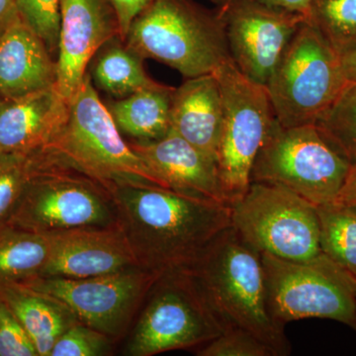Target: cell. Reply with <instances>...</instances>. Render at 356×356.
Here are the masks:
<instances>
[{
    "instance_id": "5bb4252c",
    "label": "cell",
    "mask_w": 356,
    "mask_h": 356,
    "mask_svg": "<svg viewBox=\"0 0 356 356\" xmlns=\"http://www.w3.org/2000/svg\"><path fill=\"white\" fill-rule=\"evenodd\" d=\"M60 15L56 88L70 103L96 51L120 30L109 0H60Z\"/></svg>"
},
{
    "instance_id": "ffe728a7",
    "label": "cell",
    "mask_w": 356,
    "mask_h": 356,
    "mask_svg": "<svg viewBox=\"0 0 356 356\" xmlns=\"http://www.w3.org/2000/svg\"><path fill=\"white\" fill-rule=\"evenodd\" d=\"M0 296L20 321L39 356H50L58 337L77 322L64 302L24 283L1 285Z\"/></svg>"
},
{
    "instance_id": "9c48e42d",
    "label": "cell",
    "mask_w": 356,
    "mask_h": 356,
    "mask_svg": "<svg viewBox=\"0 0 356 356\" xmlns=\"http://www.w3.org/2000/svg\"><path fill=\"white\" fill-rule=\"evenodd\" d=\"M185 269L161 274L147 293L129 332L124 355L153 356L202 346L221 334Z\"/></svg>"
},
{
    "instance_id": "ac0fdd59",
    "label": "cell",
    "mask_w": 356,
    "mask_h": 356,
    "mask_svg": "<svg viewBox=\"0 0 356 356\" xmlns=\"http://www.w3.org/2000/svg\"><path fill=\"white\" fill-rule=\"evenodd\" d=\"M57 63L22 19L0 36V96L18 97L56 86Z\"/></svg>"
},
{
    "instance_id": "d4e9b609",
    "label": "cell",
    "mask_w": 356,
    "mask_h": 356,
    "mask_svg": "<svg viewBox=\"0 0 356 356\" xmlns=\"http://www.w3.org/2000/svg\"><path fill=\"white\" fill-rule=\"evenodd\" d=\"M306 20L339 56L356 49V0H311Z\"/></svg>"
},
{
    "instance_id": "8992f818",
    "label": "cell",
    "mask_w": 356,
    "mask_h": 356,
    "mask_svg": "<svg viewBox=\"0 0 356 356\" xmlns=\"http://www.w3.org/2000/svg\"><path fill=\"white\" fill-rule=\"evenodd\" d=\"M350 166L315 124L283 127L275 118L255 156L250 184L280 185L318 207L336 201Z\"/></svg>"
},
{
    "instance_id": "484cf974",
    "label": "cell",
    "mask_w": 356,
    "mask_h": 356,
    "mask_svg": "<svg viewBox=\"0 0 356 356\" xmlns=\"http://www.w3.org/2000/svg\"><path fill=\"white\" fill-rule=\"evenodd\" d=\"M50 154L47 149L0 154V228L9 224L26 187L51 161Z\"/></svg>"
},
{
    "instance_id": "6da1fadb",
    "label": "cell",
    "mask_w": 356,
    "mask_h": 356,
    "mask_svg": "<svg viewBox=\"0 0 356 356\" xmlns=\"http://www.w3.org/2000/svg\"><path fill=\"white\" fill-rule=\"evenodd\" d=\"M138 266L154 273L186 269L225 229L232 206L153 185L110 189Z\"/></svg>"
},
{
    "instance_id": "d590c367",
    "label": "cell",
    "mask_w": 356,
    "mask_h": 356,
    "mask_svg": "<svg viewBox=\"0 0 356 356\" xmlns=\"http://www.w3.org/2000/svg\"><path fill=\"white\" fill-rule=\"evenodd\" d=\"M343 76L348 83H356V49L341 57Z\"/></svg>"
},
{
    "instance_id": "277c9868",
    "label": "cell",
    "mask_w": 356,
    "mask_h": 356,
    "mask_svg": "<svg viewBox=\"0 0 356 356\" xmlns=\"http://www.w3.org/2000/svg\"><path fill=\"white\" fill-rule=\"evenodd\" d=\"M124 42L144 60L163 63L186 79L212 74L233 60L216 9L195 0H152Z\"/></svg>"
},
{
    "instance_id": "5b68a950",
    "label": "cell",
    "mask_w": 356,
    "mask_h": 356,
    "mask_svg": "<svg viewBox=\"0 0 356 356\" xmlns=\"http://www.w3.org/2000/svg\"><path fill=\"white\" fill-rule=\"evenodd\" d=\"M348 83L341 56L305 20L288 42L266 84L283 127L316 124Z\"/></svg>"
},
{
    "instance_id": "3957f363",
    "label": "cell",
    "mask_w": 356,
    "mask_h": 356,
    "mask_svg": "<svg viewBox=\"0 0 356 356\" xmlns=\"http://www.w3.org/2000/svg\"><path fill=\"white\" fill-rule=\"evenodd\" d=\"M47 151L108 191L125 184L168 188L123 139L88 72L70 100L64 128Z\"/></svg>"
},
{
    "instance_id": "ba28073f",
    "label": "cell",
    "mask_w": 356,
    "mask_h": 356,
    "mask_svg": "<svg viewBox=\"0 0 356 356\" xmlns=\"http://www.w3.org/2000/svg\"><path fill=\"white\" fill-rule=\"evenodd\" d=\"M267 307L278 324L330 318L356 329V281L324 252L304 261L261 254Z\"/></svg>"
},
{
    "instance_id": "7402d4cb",
    "label": "cell",
    "mask_w": 356,
    "mask_h": 356,
    "mask_svg": "<svg viewBox=\"0 0 356 356\" xmlns=\"http://www.w3.org/2000/svg\"><path fill=\"white\" fill-rule=\"evenodd\" d=\"M143 60L116 36L96 51L89 64V74L97 88L120 99L158 83L147 74Z\"/></svg>"
},
{
    "instance_id": "cb8c5ba5",
    "label": "cell",
    "mask_w": 356,
    "mask_h": 356,
    "mask_svg": "<svg viewBox=\"0 0 356 356\" xmlns=\"http://www.w3.org/2000/svg\"><path fill=\"white\" fill-rule=\"evenodd\" d=\"M322 252L356 281V212L332 203L317 207Z\"/></svg>"
},
{
    "instance_id": "52a82bcc",
    "label": "cell",
    "mask_w": 356,
    "mask_h": 356,
    "mask_svg": "<svg viewBox=\"0 0 356 356\" xmlns=\"http://www.w3.org/2000/svg\"><path fill=\"white\" fill-rule=\"evenodd\" d=\"M50 236L70 229L119 226L113 197L106 187L74 168L51 161L26 187L9 224Z\"/></svg>"
},
{
    "instance_id": "603a6c76",
    "label": "cell",
    "mask_w": 356,
    "mask_h": 356,
    "mask_svg": "<svg viewBox=\"0 0 356 356\" xmlns=\"http://www.w3.org/2000/svg\"><path fill=\"white\" fill-rule=\"evenodd\" d=\"M48 236L6 225L0 228V286L40 277L48 264Z\"/></svg>"
},
{
    "instance_id": "f1b7e54d",
    "label": "cell",
    "mask_w": 356,
    "mask_h": 356,
    "mask_svg": "<svg viewBox=\"0 0 356 356\" xmlns=\"http://www.w3.org/2000/svg\"><path fill=\"white\" fill-rule=\"evenodd\" d=\"M21 19L43 39L51 55L58 53L60 0H16Z\"/></svg>"
},
{
    "instance_id": "44dd1931",
    "label": "cell",
    "mask_w": 356,
    "mask_h": 356,
    "mask_svg": "<svg viewBox=\"0 0 356 356\" xmlns=\"http://www.w3.org/2000/svg\"><path fill=\"white\" fill-rule=\"evenodd\" d=\"M173 89L158 83L105 105L121 134L135 142H152L161 139L172 130Z\"/></svg>"
},
{
    "instance_id": "9a60e30c",
    "label": "cell",
    "mask_w": 356,
    "mask_h": 356,
    "mask_svg": "<svg viewBox=\"0 0 356 356\" xmlns=\"http://www.w3.org/2000/svg\"><path fill=\"white\" fill-rule=\"evenodd\" d=\"M48 236L50 259L40 277L81 280L139 266L120 225L70 229Z\"/></svg>"
},
{
    "instance_id": "7c38bea8",
    "label": "cell",
    "mask_w": 356,
    "mask_h": 356,
    "mask_svg": "<svg viewBox=\"0 0 356 356\" xmlns=\"http://www.w3.org/2000/svg\"><path fill=\"white\" fill-rule=\"evenodd\" d=\"M163 273L133 267L95 277H37L24 284L60 299L77 321L118 343L129 334L147 293Z\"/></svg>"
},
{
    "instance_id": "4fadbf2b",
    "label": "cell",
    "mask_w": 356,
    "mask_h": 356,
    "mask_svg": "<svg viewBox=\"0 0 356 356\" xmlns=\"http://www.w3.org/2000/svg\"><path fill=\"white\" fill-rule=\"evenodd\" d=\"M231 57L248 79L266 86L288 42L306 20L259 0H214Z\"/></svg>"
},
{
    "instance_id": "836d02e7",
    "label": "cell",
    "mask_w": 356,
    "mask_h": 356,
    "mask_svg": "<svg viewBox=\"0 0 356 356\" xmlns=\"http://www.w3.org/2000/svg\"><path fill=\"white\" fill-rule=\"evenodd\" d=\"M20 19L16 0H0V36Z\"/></svg>"
},
{
    "instance_id": "4316f807",
    "label": "cell",
    "mask_w": 356,
    "mask_h": 356,
    "mask_svg": "<svg viewBox=\"0 0 356 356\" xmlns=\"http://www.w3.org/2000/svg\"><path fill=\"white\" fill-rule=\"evenodd\" d=\"M350 165H356V83H348L315 124Z\"/></svg>"
},
{
    "instance_id": "2e32d148",
    "label": "cell",
    "mask_w": 356,
    "mask_h": 356,
    "mask_svg": "<svg viewBox=\"0 0 356 356\" xmlns=\"http://www.w3.org/2000/svg\"><path fill=\"white\" fill-rule=\"evenodd\" d=\"M69 108L56 86L18 97L0 96V154L48 149L64 128Z\"/></svg>"
},
{
    "instance_id": "e575fe53",
    "label": "cell",
    "mask_w": 356,
    "mask_h": 356,
    "mask_svg": "<svg viewBox=\"0 0 356 356\" xmlns=\"http://www.w3.org/2000/svg\"><path fill=\"white\" fill-rule=\"evenodd\" d=\"M259 1L268 4V6L292 11V13L303 14L306 17L311 0H259Z\"/></svg>"
},
{
    "instance_id": "d6a6232c",
    "label": "cell",
    "mask_w": 356,
    "mask_h": 356,
    "mask_svg": "<svg viewBox=\"0 0 356 356\" xmlns=\"http://www.w3.org/2000/svg\"><path fill=\"white\" fill-rule=\"evenodd\" d=\"M334 203L356 212V165L350 166L348 177Z\"/></svg>"
},
{
    "instance_id": "8fae6325",
    "label": "cell",
    "mask_w": 356,
    "mask_h": 356,
    "mask_svg": "<svg viewBox=\"0 0 356 356\" xmlns=\"http://www.w3.org/2000/svg\"><path fill=\"white\" fill-rule=\"evenodd\" d=\"M213 74L219 83L222 105L217 165L222 188L233 206L250 187L255 156L275 115L266 86L245 76L233 60Z\"/></svg>"
},
{
    "instance_id": "e0dca14e",
    "label": "cell",
    "mask_w": 356,
    "mask_h": 356,
    "mask_svg": "<svg viewBox=\"0 0 356 356\" xmlns=\"http://www.w3.org/2000/svg\"><path fill=\"white\" fill-rule=\"evenodd\" d=\"M129 145L168 188L231 205L217 161L172 130L161 139Z\"/></svg>"
},
{
    "instance_id": "7a4b0ae2",
    "label": "cell",
    "mask_w": 356,
    "mask_h": 356,
    "mask_svg": "<svg viewBox=\"0 0 356 356\" xmlns=\"http://www.w3.org/2000/svg\"><path fill=\"white\" fill-rule=\"evenodd\" d=\"M193 280L222 332L240 329L259 337L275 356L291 346L269 314L261 254L229 227L214 238L185 269Z\"/></svg>"
},
{
    "instance_id": "f546056e",
    "label": "cell",
    "mask_w": 356,
    "mask_h": 356,
    "mask_svg": "<svg viewBox=\"0 0 356 356\" xmlns=\"http://www.w3.org/2000/svg\"><path fill=\"white\" fill-rule=\"evenodd\" d=\"M199 356H275L259 337L240 329L222 332L209 343L200 346Z\"/></svg>"
},
{
    "instance_id": "1f68e13d",
    "label": "cell",
    "mask_w": 356,
    "mask_h": 356,
    "mask_svg": "<svg viewBox=\"0 0 356 356\" xmlns=\"http://www.w3.org/2000/svg\"><path fill=\"white\" fill-rule=\"evenodd\" d=\"M118 20L121 40L125 41L133 21L151 3L152 0H109Z\"/></svg>"
},
{
    "instance_id": "4dcf8cb0",
    "label": "cell",
    "mask_w": 356,
    "mask_h": 356,
    "mask_svg": "<svg viewBox=\"0 0 356 356\" xmlns=\"http://www.w3.org/2000/svg\"><path fill=\"white\" fill-rule=\"evenodd\" d=\"M0 356H39L20 321L0 296Z\"/></svg>"
},
{
    "instance_id": "30bf717a",
    "label": "cell",
    "mask_w": 356,
    "mask_h": 356,
    "mask_svg": "<svg viewBox=\"0 0 356 356\" xmlns=\"http://www.w3.org/2000/svg\"><path fill=\"white\" fill-rule=\"evenodd\" d=\"M232 228L261 254L304 261L322 252L317 207L280 185L252 182L232 206Z\"/></svg>"
},
{
    "instance_id": "d6986e66",
    "label": "cell",
    "mask_w": 356,
    "mask_h": 356,
    "mask_svg": "<svg viewBox=\"0 0 356 356\" xmlns=\"http://www.w3.org/2000/svg\"><path fill=\"white\" fill-rule=\"evenodd\" d=\"M222 120L221 91L213 72L187 79L173 89L172 130L216 161Z\"/></svg>"
},
{
    "instance_id": "83f0119b",
    "label": "cell",
    "mask_w": 356,
    "mask_h": 356,
    "mask_svg": "<svg viewBox=\"0 0 356 356\" xmlns=\"http://www.w3.org/2000/svg\"><path fill=\"white\" fill-rule=\"evenodd\" d=\"M115 343L102 332L77 321L58 337L50 356L110 355Z\"/></svg>"
}]
</instances>
